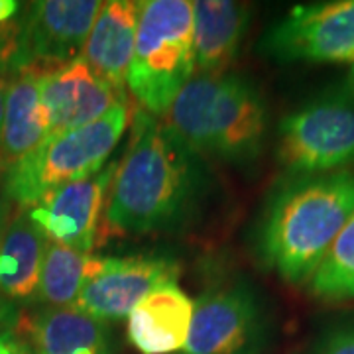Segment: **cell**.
<instances>
[{"instance_id":"obj_17","label":"cell","mask_w":354,"mask_h":354,"mask_svg":"<svg viewBox=\"0 0 354 354\" xmlns=\"http://www.w3.org/2000/svg\"><path fill=\"white\" fill-rule=\"evenodd\" d=\"M38 77L36 69L10 75L0 132V174L24 160L50 136L39 102Z\"/></svg>"},{"instance_id":"obj_24","label":"cell","mask_w":354,"mask_h":354,"mask_svg":"<svg viewBox=\"0 0 354 354\" xmlns=\"http://www.w3.org/2000/svg\"><path fill=\"white\" fill-rule=\"evenodd\" d=\"M20 14V2L16 0H0V24L12 22Z\"/></svg>"},{"instance_id":"obj_6","label":"cell","mask_w":354,"mask_h":354,"mask_svg":"<svg viewBox=\"0 0 354 354\" xmlns=\"http://www.w3.org/2000/svg\"><path fill=\"white\" fill-rule=\"evenodd\" d=\"M276 153L290 177L348 171L354 165L353 91H323L286 114Z\"/></svg>"},{"instance_id":"obj_23","label":"cell","mask_w":354,"mask_h":354,"mask_svg":"<svg viewBox=\"0 0 354 354\" xmlns=\"http://www.w3.org/2000/svg\"><path fill=\"white\" fill-rule=\"evenodd\" d=\"M0 354H32L28 342L16 337L10 329H0Z\"/></svg>"},{"instance_id":"obj_3","label":"cell","mask_w":354,"mask_h":354,"mask_svg":"<svg viewBox=\"0 0 354 354\" xmlns=\"http://www.w3.org/2000/svg\"><path fill=\"white\" fill-rule=\"evenodd\" d=\"M164 124L199 158L244 165L264 150L270 113L250 79L195 73L164 114Z\"/></svg>"},{"instance_id":"obj_12","label":"cell","mask_w":354,"mask_h":354,"mask_svg":"<svg viewBox=\"0 0 354 354\" xmlns=\"http://www.w3.org/2000/svg\"><path fill=\"white\" fill-rule=\"evenodd\" d=\"M116 167L118 164H106L95 176L51 191L38 205L28 209V216L50 241L91 254Z\"/></svg>"},{"instance_id":"obj_18","label":"cell","mask_w":354,"mask_h":354,"mask_svg":"<svg viewBox=\"0 0 354 354\" xmlns=\"http://www.w3.org/2000/svg\"><path fill=\"white\" fill-rule=\"evenodd\" d=\"M48 236L26 213L10 216L0 236V293L8 299L28 301L38 297L39 274Z\"/></svg>"},{"instance_id":"obj_20","label":"cell","mask_w":354,"mask_h":354,"mask_svg":"<svg viewBox=\"0 0 354 354\" xmlns=\"http://www.w3.org/2000/svg\"><path fill=\"white\" fill-rule=\"evenodd\" d=\"M309 291L323 301L354 299V213L309 279Z\"/></svg>"},{"instance_id":"obj_1","label":"cell","mask_w":354,"mask_h":354,"mask_svg":"<svg viewBox=\"0 0 354 354\" xmlns=\"http://www.w3.org/2000/svg\"><path fill=\"white\" fill-rule=\"evenodd\" d=\"M205 193L201 158L164 122L142 113L109 189L106 227L128 236L177 230L195 216Z\"/></svg>"},{"instance_id":"obj_8","label":"cell","mask_w":354,"mask_h":354,"mask_svg":"<svg viewBox=\"0 0 354 354\" xmlns=\"http://www.w3.org/2000/svg\"><path fill=\"white\" fill-rule=\"evenodd\" d=\"M268 315L248 283L203 293L193 304L189 337L181 354H258L268 341Z\"/></svg>"},{"instance_id":"obj_19","label":"cell","mask_w":354,"mask_h":354,"mask_svg":"<svg viewBox=\"0 0 354 354\" xmlns=\"http://www.w3.org/2000/svg\"><path fill=\"white\" fill-rule=\"evenodd\" d=\"M109 258L111 256H93L48 241L36 299L46 307H71L88 281L106 268Z\"/></svg>"},{"instance_id":"obj_14","label":"cell","mask_w":354,"mask_h":354,"mask_svg":"<svg viewBox=\"0 0 354 354\" xmlns=\"http://www.w3.org/2000/svg\"><path fill=\"white\" fill-rule=\"evenodd\" d=\"M140 14L142 2L138 0L102 2L83 53L93 71L122 95L136 46Z\"/></svg>"},{"instance_id":"obj_22","label":"cell","mask_w":354,"mask_h":354,"mask_svg":"<svg viewBox=\"0 0 354 354\" xmlns=\"http://www.w3.org/2000/svg\"><path fill=\"white\" fill-rule=\"evenodd\" d=\"M18 38H20V18L0 24V71L14 75L18 71Z\"/></svg>"},{"instance_id":"obj_9","label":"cell","mask_w":354,"mask_h":354,"mask_svg":"<svg viewBox=\"0 0 354 354\" xmlns=\"http://www.w3.org/2000/svg\"><path fill=\"white\" fill-rule=\"evenodd\" d=\"M101 8L99 0H41L28 4L18 16V71H46L83 57Z\"/></svg>"},{"instance_id":"obj_10","label":"cell","mask_w":354,"mask_h":354,"mask_svg":"<svg viewBox=\"0 0 354 354\" xmlns=\"http://www.w3.org/2000/svg\"><path fill=\"white\" fill-rule=\"evenodd\" d=\"M181 268L174 258L136 256L109 258V264L79 293L73 307L111 323L130 315V311L153 290L177 283Z\"/></svg>"},{"instance_id":"obj_13","label":"cell","mask_w":354,"mask_h":354,"mask_svg":"<svg viewBox=\"0 0 354 354\" xmlns=\"http://www.w3.org/2000/svg\"><path fill=\"white\" fill-rule=\"evenodd\" d=\"M193 10L195 73L221 75L241 51L252 8L234 0H197Z\"/></svg>"},{"instance_id":"obj_5","label":"cell","mask_w":354,"mask_h":354,"mask_svg":"<svg viewBox=\"0 0 354 354\" xmlns=\"http://www.w3.org/2000/svg\"><path fill=\"white\" fill-rule=\"evenodd\" d=\"M195 75L193 10L187 0L142 2L127 87L148 114L164 116Z\"/></svg>"},{"instance_id":"obj_21","label":"cell","mask_w":354,"mask_h":354,"mask_svg":"<svg viewBox=\"0 0 354 354\" xmlns=\"http://www.w3.org/2000/svg\"><path fill=\"white\" fill-rule=\"evenodd\" d=\"M305 354H354V315L329 325Z\"/></svg>"},{"instance_id":"obj_27","label":"cell","mask_w":354,"mask_h":354,"mask_svg":"<svg viewBox=\"0 0 354 354\" xmlns=\"http://www.w3.org/2000/svg\"><path fill=\"white\" fill-rule=\"evenodd\" d=\"M348 88L354 93V62L351 65V75H348Z\"/></svg>"},{"instance_id":"obj_4","label":"cell","mask_w":354,"mask_h":354,"mask_svg":"<svg viewBox=\"0 0 354 354\" xmlns=\"http://www.w3.org/2000/svg\"><path fill=\"white\" fill-rule=\"evenodd\" d=\"M130 120L127 102L91 122L48 136L24 160L0 174V185L10 203L32 209L51 191L99 174L122 138Z\"/></svg>"},{"instance_id":"obj_2","label":"cell","mask_w":354,"mask_h":354,"mask_svg":"<svg viewBox=\"0 0 354 354\" xmlns=\"http://www.w3.org/2000/svg\"><path fill=\"white\" fill-rule=\"evenodd\" d=\"M354 213V171L295 176L270 195L256 228L262 264L288 283H309Z\"/></svg>"},{"instance_id":"obj_26","label":"cell","mask_w":354,"mask_h":354,"mask_svg":"<svg viewBox=\"0 0 354 354\" xmlns=\"http://www.w3.org/2000/svg\"><path fill=\"white\" fill-rule=\"evenodd\" d=\"M10 75L0 71V132H2V120H4V106H6V93H8Z\"/></svg>"},{"instance_id":"obj_11","label":"cell","mask_w":354,"mask_h":354,"mask_svg":"<svg viewBox=\"0 0 354 354\" xmlns=\"http://www.w3.org/2000/svg\"><path fill=\"white\" fill-rule=\"evenodd\" d=\"M38 85L50 136L87 127L127 102L124 95L97 75L83 57L39 71Z\"/></svg>"},{"instance_id":"obj_7","label":"cell","mask_w":354,"mask_h":354,"mask_svg":"<svg viewBox=\"0 0 354 354\" xmlns=\"http://www.w3.org/2000/svg\"><path fill=\"white\" fill-rule=\"evenodd\" d=\"M258 50L278 64H353L354 0L293 6L266 32Z\"/></svg>"},{"instance_id":"obj_15","label":"cell","mask_w":354,"mask_h":354,"mask_svg":"<svg viewBox=\"0 0 354 354\" xmlns=\"http://www.w3.org/2000/svg\"><path fill=\"white\" fill-rule=\"evenodd\" d=\"M128 341L140 354L181 353L189 337L193 301L177 283L148 293L127 317Z\"/></svg>"},{"instance_id":"obj_28","label":"cell","mask_w":354,"mask_h":354,"mask_svg":"<svg viewBox=\"0 0 354 354\" xmlns=\"http://www.w3.org/2000/svg\"><path fill=\"white\" fill-rule=\"evenodd\" d=\"M4 321H6V313H4V307L0 305V325H2Z\"/></svg>"},{"instance_id":"obj_25","label":"cell","mask_w":354,"mask_h":354,"mask_svg":"<svg viewBox=\"0 0 354 354\" xmlns=\"http://www.w3.org/2000/svg\"><path fill=\"white\" fill-rule=\"evenodd\" d=\"M8 223H10V199L6 197V193L0 185V236L4 234Z\"/></svg>"},{"instance_id":"obj_16","label":"cell","mask_w":354,"mask_h":354,"mask_svg":"<svg viewBox=\"0 0 354 354\" xmlns=\"http://www.w3.org/2000/svg\"><path fill=\"white\" fill-rule=\"evenodd\" d=\"M32 354H111L109 323L77 307H44L26 321Z\"/></svg>"}]
</instances>
